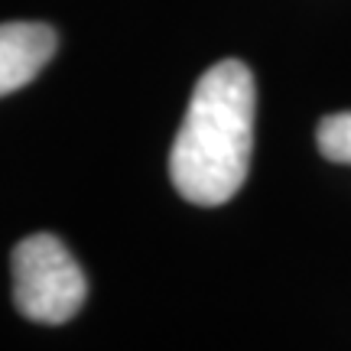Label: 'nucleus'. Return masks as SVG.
<instances>
[{"mask_svg":"<svg viewBox=\"0 0 351 351\" xmlns=\"http://www.w3.org/2000/svg\"><path fill=\"white\" fill-rule=\"evenodd\" d=\"M315 140H319V153L326 160L351 166V111L322 117L319 130H315Z\"/></svg>","mask_w":351,"mask_h":351,"instance_id":"20e7f679","label":"nucleus"},{"mask_svg":"<svg viewBox=\"0 0 351 351\" xmlns=\"http://www.w3.org/2000/svg\"><path fill=\"white\" fill-rule=\"evenodd\" d=\"M88 300V276L56 234H29L13 251V302L39 326L75 319Z\"/></svg>","mask_w":351,"mask_h":351,"instance_id":"f03ea898","label":"nucleus"},{"mask_svg":"<svg viewBox=\"0 0 351 351\" xmlns=\"http://www.w3.org/2000/svg\"><path fill=\"white\" fill-rule=\"evenodd\" d=\"M254 147V75L238 59L212 65L189 98L182 127L173 140L169 176L192 205H225L251 166Z\"/></svg>","mask_w":351,"mask_h":351,"instance_id":"f257e3e1","label":"nucleus"},{"mask_svg":"<svg viewBox=\"0 0 351 351\" xmlns=\"http://www.w3.org/2000/svg\"><path fill=\"white\" fill-rule=\"evenodd\" d=\"M59 46L56 29L46 23H10L0 26V91L13 95L43 72Z\"/></svg>","mask_w":351,"mask_h":351,"instance_id":"7ed1b4c3","label":"nucleus"}]
</instances>
